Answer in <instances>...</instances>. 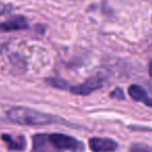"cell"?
<instances>
[{
  "instance_id": "obj_8",
  "label": "cell",
  "mask_w": 152,
  "mask_h": 152,
  "mask_svg": "<svg viewBox=\"0 0 152 152\" xmlns=\"http://www.w3.org/2000/svg\"><path fill=\"white\" fill-rule=\"evenodd\" d=\"M2 140L5 142L6 146L10 150H16V151H22L26 147V140L24 136H20L18 138H12L10 134L3 133L1 136Z\"/></svg>"
},
{
  "instance_id": "obj_11",
  "label": "cell",
  "mask_w": 152,
  "mask_h": 152,
  "mask_svg": "<svg viewBox=\"0 0 152 152\" xmlns=\"http://www.w3.org/2000/svg\"><path fill=\"white\" fill-rule=\"evenodd\" d=\"M8 8H10V6H8L7 4L0 3V16H2V15L5 14V13L8 10Z\"/></svg>"
},
{
  "instance_id": "obj_6",
  "label": "cell",
  "mask_w": 152,
  "mask_h": 152,
  "mask_svg": "<svg viewBox=\"0 0 152 152\" xmlns=\"http://www.w3.org/2000/svg\"><path fill=\"white\" fill-rule=\"evenodd\" d=\"M32 149L33 152H56L49 141L46 133H37L32 138Z\"/></svg>"
},
{
  "instance_id": "obj_7",
  "label": "cell",
  "mask_w": 152,
  "mask_h": 152,
  "mask_svg": "<svg viewBox=\"0 0 152 152\" xmlns=\"http://www.w3.org/2000/svg\"><path fill=\"white\" fill-rule=\"evenodd\" d=\"M128 95L132 100L137 102H142L145 105L152 108V98L148 96L144 89L138 85H132L128 87Z\"/></svg>"
},
{
  "instance_id": "obj_12",
  "label": "cell",
  "mask_w": 152,
  "mask_h": 152,
  "mask_svg": "<svg viewBox=\"0 0 152 152\" xmlns=\"http://www.w3.org/2000/svg\"><path fill=\"white\" fill-rule=\"evenodd\" d=\"M148 72H149V75L152 77V59L149 62V65H148Z\"/></svg>"
},
{
  "instance_id": "obj_1",
  "label": "cell",
  "mask_w": 152,
  "mask_h": 152,
  "mask_svg": "<svg viewBox=\"0 0 152 152\" xmlns=\"http://www.w3.org/2000/svg\"><path fill=\"white\" fill-rule=\"evenodd\" d=\"M7 118L12 123L20 125L34 126V125H46L61 122L55 116L38 112L28 108H14L7 112Z\"/></svg>"
},
{
  "instance_id": "obj_9",
  "label": "cell",
  "mask_w": 152,
  "mask_h": 152,
  "mask_svg": "<svg viewBox=\"0 0 152 152\" xmlns=\"http://www.w3.org/2000/svg\"><path fill=\"white\" fill-rule=\"evenodd\" d=\"M129 152H152V148L143 143H132L129 147Z\"/></svg>"
},
{
  "instance_id": "obj_10",
  "label": "cell",
  "mask_w": 152,
  "mask_h": 152,
  "mask_svg": "<svg viewBox=\"0 0 152 152\" xmlns=\"http://www.w3.org/2000/svg\"><path fill=\"white\" fill-rule=\"evenodd\" d=\"M110 97L112 99L116 100H124L125 99V95H124V92L121 87H116L110 93Z\"/></svg>"
},
{
  "instance_id": "obj_4",
  "label": "cell",
  "mask_w": 152,
  "mask_h": 152,
  "mask_svg": "<svg viewBox=\"0 0 152 152\" xmlns=\"http://www.w3.org/2000/svg\"><path fill=\"white\" fill-rule=\"evenodd\" d=\"M89 148L92 152H114L118 148V144L111 139L92 138L89 140Z\"/></svg>"
},
{
  "instance_id": "obj_5",
  "label": "cell",
  "mask_w": 152,
  "mask_h": 152,
  "mask_svg": "<svg viewBox=\"0 0 152 152\" xmlns=\"http://www.w3.org/2000/svg\"><path fill=\"white\" fill-rule=\"evenodd\" d=\"M28 27L27 20L23 16H16L7 21L0 23V33H8L14 30H21Z\"/></svg>"
},
{
  "instance_id": "obj_3",
  "label": "cell",
  "mask_w": 152,
  "mask_h": 152,
  "mask_svg": "<svg viewBox=\"0 0 152 152\" xmlns=\"http://www.w3.org/2000/svg\"><path fill=\"white\" fill-rule=\"evenodd\" d=\"M102 85H104V80H102V77L92 76V77H90V78L87 79L85 82L69 87V90L72 94L85 96V95H89V94H91L92 92L99 90Z\"/></svg>"
},
{
  "instance_id": "obj_2",
  "label": "cell",
  "mask_w": 152,
  "mask_h": 152,
  "mask_svg": "<svg viewBox=\"0 0 152 152\" xmlns=\"http://www.w3.org/2000/svg\"><path fill=\"white\" fill-rule=\"evenodd\" d=\"M48 136L51 145L56 152L62 150L81 151L84 149V145L82 144V142L72 138V136H67V134L50 133L48 134Z\"/></svg>"
},
{
  "instance_id": "obj_13",
  "label": "cell",
  "mask_w": 152,
  "mask_h": 152,
  "mask_svg": "<svg viewBox=\"0 0 152 152\" xmlns=\"http://www.w3.org/2000/svg\"><path fill=\"white\" fill-rule=\"evenodd\" d=\"M150 89H151V91H152V83H150Z\"/></svg>"
}]
</instances>
